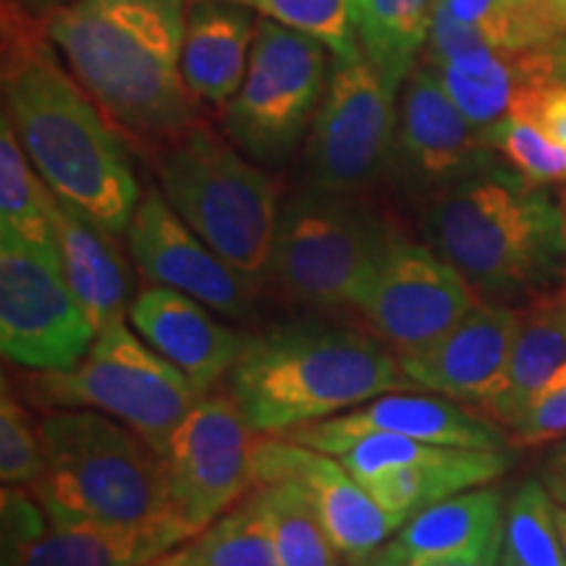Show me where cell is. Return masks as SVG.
<instances>
[{
    "label": "cell",
    "mask_w": 566,
    "mask_h": 566,
    "mask_svg": "<svg viewBox=\"0 0 566 566\" xmlns=\"http://www.w3.org/2000/svg\"><path fill=\"white\" fill-rule=\"evenodd\" d=\"M522 307L480 302L454 328L417 352L396 354L415 391L470 401L478 409L499 394L520 328Z\"/></svg>",
    "instance_id": "20"
},
{
    "label": "cell",
    "mask_w": 566,
    "mask_h": 566,
    "mask_svg": "<svg viewBox=\"0 0 566 566\" xmlns=\"http://www.w3.org/2000/svg\"><path fill=\"white\" fill-rule=\"evenodd\" d=\"M349 566H375V562H373V554L367 556V558H363V562H349Z\"/></svg>",
    "instance_id": "46"
},
{
    "label": "cell",
    "mask_w": 566,
    "mask_h": 566,
    "mask_svg": "<svg viewBox=\"0 0 566 566\" xmlns=\"http://www.w3.org/2000/svg\"><path fill=\"white\" fill-rule=\"evenodd\" d=\"M189 546L197 566H279L258 493L218 516Z\"/></svg>",
    "instance_id": "30"
},
{
    "label": "cell",
    "mask_w": 566,
    "mask_h": 566,
    "mask_svg": "<svg viewBox=\"0 0 566 566\" xmlns=\"http://www.w3.org/2000/svg\"><path fill=\"white\" fill-rule=\"evenodd\" d=\"M210 313L195 296L163 283L142 286L129 304L132 328L160 357L179 367L200 396H208L229 375L247 338Z\"/></svg>",
    "instance_id": "21"
},
{
    "label": "cell",
    "mask_w": 566,
    "mask_h": 566,
    "mask_svg": "<svg viewBox=\"0 0 566 566\" xmlns=\"http://www.w3.org/2000/svg\"><path fill=\"white\" fill-rule=\"evenodd\" d=\"M11 3L21 6L24 11H30L32 17L48 19V17H53L55 11L66 9V6H71V3H76V0H11Z\"/></svg>",
    "instance_id": "37"
},
{
    "label": "cell",
    "mask_w": 566,
    "mask_h": 566,
    "mask_svg": "<svg viewBox=\"0 0 566 566\" xmlns=\"http://www.w3.org/2000/svg\"><path fill=\"white\" fill-rule=\"evenodd\" d=\"M399 231L359 192L307 187L281 208L268 283L313 310H357Z\"/></svg>",
    "instance_id": "7"
},
{
    "label": "cell",
    "mask_w": 566,
    "mask_h": 566,
    "mask_svg": "<svg viewBox=\"0 0 566 566\" xmlns=\"http://www.w3.org/2000/svg\"><path fill=\"white\" fill-rule=\"evenodd\" d=\"M420 231L483 302L525 307L564 283V208L501 158L428 197Z\"/></svg>",
    "instance_id": "2"
},
{
    "label": "cell",
    "mask_w": 566,
    "mask_h": 566,
    "mask_svg": "<svg viewBox=\"0 0 566 566\" xmlns=\"http://www.w3.org/2000/svg\"><path fill=\"white\" fill-rule=\"evenodd\" d=\"M543 485L548 488V493L554 495L556 504L566 506V475H558V472H543Z\"/></svg>",
    "instance_id": "41"
},
{
    "label": "cell",
    "mask_w": 566,
    "mask_h": 566,
    "mask_svg": "<svg viewBox=\"0 0 566 566\" xmlns=\"http://www.w3.org/2000/svg\"><path fill=\"white\" fill-rule=\"evenodd\" d=\"M480 302L449 260L399 233L354 313L394 354H407L433 344Z\"/></svg>",
    "instance_id": "14"
},
{
    "label": "cell",
    "mask_w": 566,
    "mask_h": 566,
    "mask_svg": "<svg viewBox=\"0 0 566 566\" xmlns=\"http://www.w3.org/2000/svg\"><path fill=\"white\" fill-rule=\"evenodd\" d=\"M53 229L59 239L66 283L90 317L92 328L101 331L124 323L129 315V275L108 229L92 221L87 212L53 195Z\"/></svg>",
    "instance_id": "24"
},
{
    "label": "cell",
    "mask_w": 566,
    "mask_h": 566,
    "mask_svg": "<svg viewBox=\"0 0 566 566\" xmlns=\"http://www.w3.org/2000/svg\"><path fill=\"white\" fill-rule=\"evenodd\" d=\"M512 116L525 118V122L535 124L546 137H551L556 145L566 147V84L558 87L543 90L541 95L530 97L520 111Z\"/></svg>",
    "instance_id": "36"
},
{
    "label": "cell",
    "mask_w": 566,
    "mask_h": 566,
    "mask_svg": "<svg viewBox=\"0 0 566 566\" xmlns=\"http://www.w3.org/2000/svg\"><path fill=\"white\" fill-rule=\"evenodd\" d=\"M546 470L548 472H558V475H566V438L556 446L554 451H551Z\"/></svg>",
    "instance_id": "42"
},
{
    "label": "cell",
    "mask_w": 566,
    "mask_h": 566,
    "mask_svg": "<svg viewBox=\"0 0 566 566\" xmlns=\"http://www.w3.org/2000/svg\"><path fill=\"white\" fill-rule=\"evenodd\" d=\"M388 514L422 509L499 480L512 467L509 451L459 449L391 433H365L331 451Z\"/></svg>",
    "instance_id": "12"
},
{
    "label": "cell",
    "mask_w": 566,
    "mask_h": 566,
    "mask_svg": "<svg viewBox=\"0 0 566 566\" xmlns=\"http://www.w3.org/2000/svg\"><path fill=\"white\" fill-rule=\"evenodd\" d=\"M258 499L271 527L279 566H338V548L321 514L294 480L258 485Z\"/></svg>",
    "instance_id": "29"
},
{
    "label": "cell",
    "mask_w": 566,
    "mask_h": 566,
    "mask_svg": "<svg viewBox=\"0 0 566 566\" xmlns=\"http://www.w3.org/2000/svg\"><path fill=\"white\" fill-rule=\"evenodd\" d=\"M254 430L231 394L202 396L174 430L166 462L176 514L200 535L254 485Z\"/></svg>",
    "instance_id": "13"
},
{
    "label": "cell",
    "mask_w": 566,
    "mask_h": 566,
    "mask_svg": "<svg viewBox=\"0 0 566 566\" xmlns=\"http://www.w3.org/2000/svg\"><path fill=\"white\" fill-rule=\"evenodd\" d=\"M514 438L525 446H541L566 438V365L551 375L514 422Z\"/></svg>",
    "instance_id": "35"
},
{
    "label": "cell",
    "mask_w": 566,
    "mask_h": 566,
    "mask_svg": "<svg viewBox=\"0 0 566 566\" xmlns=\"http://www.w3.org/2000/svg\"><path fill=\"white\" fill-rule=\"evenodd\" d=\"M45 457L38 424L24 405L11 394V386L3 384L0 396V480L11 488H32L42 478Z\"/></svg>",
    "instance_id": "34"
},
{
    "label": "cell",
    "mask_w": 566,
    "mask_h": 566,
    "mask_svg": "<svg viewBox=\"0 0 566 566\" xmlns=\"http://www.w3.org/2000/svg\"><path fill=\"white\" fill-rule=\"evenodd\" d=\"M160 192L212 252L258 286L268 281L281 195L258 163L208 126H189L158 158Z\"/></svg>",
    "instance_id": "6"
},
{
    "label": "cell",
    "mask_w": 566,
    "mask_h": 566,
    "mask_svg": "<svg viewBox=\"0 0 566 566\" xmlns=\"http://www.w3.org/2000/svg\"><path fill=\"white\" fill-rule=\"evenodd\" d=\"M331 51L307 34L258 21L244 82L223 105L233 147L260 166H281L313 129L328 84Z\"/></svg>",
    "instance_id": "9"
},
{
    "label": "cell",
    "mask_w": 566,
    "mask_h": 566,
    "mask_svg": "<svg viewBox=\"0 0 566 566\" xmlns=\"http://www.w3.org/2000/svg\"><path fill=\"white\" fill-rule=\"evenodd\" d=\"M53 192L21 150L9 118H0V229H9L42 263L63 273L53 229Z\"/></svg>",
    "instance_id": "28"
},
{
    "label": "cell",
    "mask_w": 566,
    "mask_h": 566,
    "mask_svg": "<svg viewBox=\"0 0 566 566\" xmlns=\"http://www.w3.org/2000/svg\"><path fill=\"white\" fill-rule=\"evenodd\" d=\"M38 433L45 470L30 491L48 514L122 527L184 522L166 462L124 422L92 409H53Z\"/></svg>",
    "instance_id": "5"
},
{
    "label": "cell",
    "mask_w": 566,
    "mask_h": 566,
    "mask_svg": "<svg viewBox=\"0 0 566 566\" xmlns=\"http://www.w3.org/2000/svg\"><path fill=\"white\" fill-rule=\"evenodd\" d=\"M501 566H522L520 562H516V558H512V556H509L506 554V551H504V556H501Z\"/></svg>",
    "instance_id": "45"
},
{
    "label": "cell",
    "mask_w": 566,
    "mask_h": 566,
    "mask_svg": "<svg viewBox=\"0 0 566 566\" xmlns=\"http://www.w3.org/2000/svg\"><path fill=\"white\" fill-rule=\"evenodd\" d=\"M556 525H558V533H562L564 554H566V506L562 504H556Z\"/></svg>",
    "instance_id": "43"
},
{
    "label": "cell",
    "mask_w": 566,
    "mask_h": 566,
    "mask_svg": "<svg viewBox=\"0 0 566 566\" xmlns=\"http://www.w3.org/2000/svg\"><path fill=\"white\" fill-rule=\"evenodd\" d=\"M405 388L415 386L384 342L315 321L247 336L226 375V391L260 436H283Z\"/></svg>",
    "instance_id": "4"
},
{
    "label": "cell",
    "mask_w": 566,
    "mask_h": 566,
    "mask_svg": "<svg viewBox=\"0 0 566 566\" xmlns=\"http://www.w3.org/2000/svg\"><path fill=\"white\" fill-rule=\"evenodd\" d=\"M499 158L436 71L417 63L399 92L388 174L407 197L424 202L462 176Z\"/></svg>",
    "instance_id": "16"
},
{
    "label": "cell",
    "mask_w": 566,
    "mask_h": 566,
    "mask_svg": "<svg viewBox=\"0 0 566 566\" xmlns=\"http://www.w3.org/2000/svg\"><path fill=\"white\" fill-rule=\"evenodd\" d=\"M501 556H504V546H495L480 556L457 558V562H441V564H430V566H501Z\"/></svg>",
    "instance_id": "40"
},
{
    "label": "cell",
    "mask_w": 566,
    "mask_h": 566,
    "mask_svg": "<svg viewBox=\"0 0 566 566\" xmlns=\"http://www.w3.org/2000/svg\"><path fill=\"white\" fill-rule=\"evenodd\" d=\"M271 480H294L302 485L338 554L349 562L375 554L407 522L380 509L342 459L289 438H265L254 446V485Z\"/></svg>",
    "instance_id": "18"
},
{
    "label": "cell",
    "mask_w": 566,
    "mask_h": 566,
    "mask_svg": "<svg viewBox=\"0 0 566 566\" xmlns=\"http://www.w3.org/2000/svg\"><path fill=\"white\" fill-rule=\"evenodd\" d=\"M438 0H352L363 53L396 90L422 59Z\"/></svg>",
    "instance_id": "27"
},
{
    "label": "cell",
    "mask_w": 566,
    "mask_h": 566,
    "mask_svg": "<svg viewBox=\"0 0 566 566\" xmlns=\"http://www.w3.org/2000/svg\"><path fill=\"white\" fill-rule=\"evenodd\" d=\"M187 9V0H76L45 27L111 122L171 139L197 124V101L181 76Z\"/></svg>",
    "instance_id": "3"
},
{
    "label": "cell",
    "mask_w": 566,
    "mask_h": 566,
    "mask_svg": "<svg viewBox=\"0 0 566 566\" xmlns=\"http://www.w3.org/2000/svg\"><path fill=\"white\" fill-rule=\"evenodd\" d=\"M412 566H430L485 554L506 541L504 495L472 488L409 516L394 537Z\"/></svg>",
    "instance_id": "25"
},
{
    "label": "cell",
    "mask_w": 566,
    "mask_h": 566,
    "mask_svg": "<svg viewBox=\"0 0 566 566\" xmlns=\"http://www.w3.org/2000/svg\"><path fill=\"white\" fill-rule=\"evenodd\" d=\"M399 92L367 55H334L307 139V181L363 192L388 174Z\"/></svg>",
    "instance_id": "10"
},
{
    "label": "cell",
    "mask_w": 566,
    "mask_h": 566,
    "mask_svg": "<svg viewBox=\"0 0 566 566\" xmlns=\"http://www.w3.org/2000/svg\"><path fill=\"white\" fill-rule=\"evenodd\" d=\"M554 296H556V302L562 304V310H564V317H566V275H564V283H562V286H558L556 292H554Z\"/></svg>",
    "instance_id": "44"
},
{
    "label": "cell",
    "mask_w": 566,
    "mask_h": 566,
    "mask_svg": "<svg viewBox=\"0 0 566 566\" xmlns=\"http://www.w3.org/2000/svg\"><path fill=\"white\" fill-rule=\"evenodd\" d=\"M34 405L92 409L124 422L163 457L174 430L202 399L179 367L116 323L101 331L71 370L38 373L21 384Z\"/></svg>",
    "instance_id": "8"
},
{
    "label": "cell",
    "mask_w": 566,
    "mask_h": 566,
    "mask_svg": "<svg viewBox=\"0 0 566 566\" xmlns=\"http://www.w3.org/2000/svg\"><path fill=\"white\" fill-rule=\"evenodd\" d=\"M45 19L3 0V116L53 195L111 233H126L139 184L124 142L59 63Z\"/></svg>",
    "instance_id": "1"
},
{
    "label": "cell",
    "mask_w": 566,
    "mask_h": 566,
    "mask_svg": "<svg viewBox=\"0 0 566 566\" xmlns=\"http://www.w3.org/2000/svg\"><path fill=\"white\" fill-rule=\"evenodd\" d=\"M566 38V21L548 0H438L422 63L488 51H525Z\"/></svg>",
    "instance_id": "22"
},
{
    "label": "cell",
    "mask_w": 566,
    "mask_h": 566,
    "mask_svg": "<svg viewBox=\"0 0 566 566\" xmlns=\"http://www.w3.org/2000/svg\"><path fill=\"white\" fill-rule=\"evenodd\" d=\"M254 11L233 0H192L181 45V76L195 101L226 105L242 87L254 45Z\"/></svg>",
    "instance_id": "23"
},
{
    "label": "cell",
    "mask_w": 566,
    "mask_h": 566,
    "mask_svg": "<svg viewBox=\"0 0 566 566\" xmlns=\"http://www.w3.org/2000/svg\"><path fill=\"white\" fill-rule=\"evenodd\" d=\"M233 3H242L263 19L315 38L328 48L331 55L363 51L354 30L352 0H233Z\"/></svg>",
    "instance_id": "32"
},
{
    "label": "cell",
    "mask_w": 566,
    "mask_h": 566,
    "mask_svg": "<svg viewBox=\"0 0 566 566\" xmlns=\"http://www.w3.org/2000/svg\"><path fill=\"white\" fill-rule=\"evenodd\" d=\"M365 433H391L424 443L459 446V449L506 451L509 438L488 415H478L457 399L441 394H384L352 412L302 424L283 438L331 454L336 446Z\"/></svg>",
    "instance_id": "19"
},
{
    "label": "cell",
    "mask_w": 566,
    "mask_h": 566,
    "mask_svg": "<svg viewBox=\"0 0 566 566\" xmlns=\"http://www.w3.org/2000/svg\"><path fill=\"white\" fill-rule=\"evenodd\" d=\"M3 566H145L192 541L184 522L155 527L103 525L45 512L27 488H3Z\"/></svg>",
    "instance_id": "15"
},
{
    "label": "cell",
    "mask_w": 566,
    "mask_h": 566,
    "mask_svg": "<svg viewBox=\"0 0 566 566\" xmlns=\"http://www.w3.org/2000/svg\"><path fill=\"white\" fill-rule=\"evenodd\" d=\"M126 244L139 271L153 283L171 286L226 317H244L260 286L226 263L176 216L163 192H147L134 210Z\"/></svg>",
    "instance_id": "17"
},
{
    "label": "cell",
    "mask_w": 566,
    "mask_h": 566,
    "mask_svg": "<svg viewBox=\"0 0 566 566\" xmlns=\"http://www.w3.org/2000/svg\"><path fill=\"white\" fill-rule=\"evenodd\" d=\"M562 208H564V216H566V189H564V197H562Z\"/></svg>",
    "instance_id": "47"
},
{
    "label": "cell",
    "mask_w": 566,
    "mask_h": 566,
    "mask_svg": "<svg viewBox=\"0 0 566 566\" xmlns=\"http://www.w3.org/2000/svg\"><path fill=\"white\" fill-rule=\"evenodd\" d=\"M373 562L375 566H412L409 564V556L405 554V548H401L396 541H388L386 546L375 551Z\"/></svg>",
    "instance_id": "38"
},
{
    "label": "cell",
    "mask_w": 566,
    "mask_h": 566,
    "mask_svg": "<svg viewBox=\"0 0 566 566\" xmlns=\"http://www.w3.org/2000/svg\"><path fill=\"white\" fill-rule=\"evenodd\" d=\"M504 551L522 566H566L556 501L543 480H525L506 504Z\"/></svg>",
    "instance_id": "31"
},
{
    "label": "cell",
    "mask_w": 566,
    "mask_h": 566,
    "mask_svg": "<svg viewBox=\"0 0 566 566\" xmlns=\"http://www.w3.org/2000/svg\"><path fill=\"white\" fill-rule=\"evenodd\" d=\"M566 365V317L554 294L522 307L512 357L499 394L485 401L483 412L501 428H514L533 396Z\"/></svg>",
    "instance_id": "26"
},
{
    "label": "cell",
    "mask_w": 566,
    "mask_h": 566,
    "mask_svg": "<svg viewBox=\"0 0 566 566\" xmlns=\"http://www.w3.org/2000/svg\"><path fill=\"white\" fill-rule=\"evenodd\" d=\"M97 331L55 271L17 233L0 229V349L17 367L71 370L90 352Z\"/></svg>",
    "instance_id": "11"
},
{
    "label": "cell",
    "mask_w": 566,
    "mask_h": 566,
    "mask_svg": "<svg viewBox=\"0 0 566 566\" xmlns=\"http://www.w3.org/2000/svg\"><path fill=\"white\" fill-rule=\"evenodd\" d=\"M483 139L501 160H506L530 181L543 187L566 181V147L556 145L525 118L504 116L483 129Z\"/></svg>",
    "instance_id": "33"
},
{
    "label": "cell",
    "mask_w": 566,
    "mask_h": 566,
    "mask_svg": "<svg viewBox=\"0 0 566 566\" xmlns=\"http://www.w3.org/2000/svg\"><path fill=\"white\" fill-rule=\"evenodd\" d=\"M145 566H197V558L192 554V546H179L168 551V554L153 558Z\"/></svg>",
    "instance_id": "39"
}]
</instances>
